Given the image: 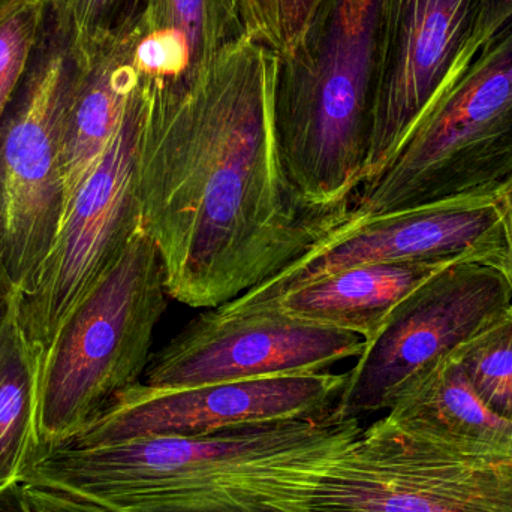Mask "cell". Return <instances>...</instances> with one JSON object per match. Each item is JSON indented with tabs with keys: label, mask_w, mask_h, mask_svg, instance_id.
I'll return each instance as SVG.
<instances>
[{
	"label": "cell",
	"mask_w": 512,
	"mask_h": 512,
	"mask_svg": "<svg viewBox=\"0 0 512 512\" xmlns=\"http://www.w3.org/2000/svg\"><path fill=\"white\" fill-rule=\"evenodd\" d=\"M310 512H512V456H469L379 418L337 457Z\"/></svg>",
	"instance_id": "ba28073f"
},
{
	"label": "cell",
	"mask_w": 512,
	"mask_h": 512,
	"mask_svg": "<svg viewBox=\"0 0 512 512\" xmlns=\"http://www.w3.org/2000/svg\"><path fill=\"white\" fill-rule=\"evenodd\" d=\"M510 30H512V0H480L471 38L460 53L459 59L454 63L453 71L442 92L466 71L481 51L492 47Z\"/></svg>",
	"instance_id": "cb8c5ba5"
},
{
	"label": "cell",
	"mask_w": 512,
	"mask_h": 512,
	"mask_svg": "<svg viewBox=\"0 0 512 512\" xmlns=\"http://www.w3.org/2000/svg\"><path fill=\"white\" fill-rule=\"evenodd\" d=\"M23 486L33 512H114L95 502L59 492V490L30 486V484H23Z\"/></svg>",
	"instance_id": "d4e9b609"
},
{
	"label": "cell",
	"mask_w": 512,
	"mask_h": 512,
	"mask_svg": "<svg viewBox=\"0 0 512 512\" xmlns=\"http://www.w3.org/2000/svg\"><path fill=\"white\" fill-rule=\"evenodd\" d=\"M0 512H33L23 484L15 483L0 490Z\"/></svg>",
	"instance_id": "4316f807"
},
{
	"label": "cell",
	"mask_w": 512,
	"mask_h": 512,
	"mask_svg": "<svg viewBox=\"0 0 512 512\" xmlns=\"http://www.w3.org/2000/svg\"><path fill=\"white\" fill-rule=\"evenodd\" d=\"M363 348L364 339L357 334L277 309L248 313L212 309L192 319L153 354L143 382L168 390L309 375L358 358Z\"/></svg>",
	"instance_id": "8fae6325"
},
{
	"label": "cell",
	"mask_w": 512,
	"mask_h": 512,
	"mask_svg": "<svg viewBox=\"0 0 512 512\" xmlns=\"http://www.w3.org/2000/svg\"><path fill=\"white\" fill-rule=\"evenodd\" d=\"M346 373H309L197 387L123 391L62 445L98 447L146 438H198L233 427L322 414L336 406ZM59 447V445H57Z\"/></svg>",
	"instance_id": "7c38bea8"
},
{
	"label": "cell",
	"mask_w": 512,
	"mask_h": 512,
	"mask_svg": "<svg viewBox=\"0 0 512 512\" xmlns=\"http://www.w3.org/2000/svg\"><path fill=\"white\" fill-rule=\"evenodd\" d=\"M480 0H379L378 59L364 185L390 164L438 98L477 20Z\"/></svg>",
	"instance_id": "4fadbf2b"
},
{
	"label": "cell",
	"mask_w": 512,
	"mask_h": 512,
	"mask_svg": "<svg viewBox=\"0 0 512 512\" xmlns=\"http://www.w3.org/2000/svg\"><path fill=\"white\" fill-rule=\"evenodd\" d=\"M279 57L251 35L197 74L141 77V230L170 298L216 309L294 264L351 213L313 209L292 183L276 128Z\"/></svg>",
	"instance_id": "6da1fadb"
},
{
	"label": "cell",
	"mask_w": 512,
	"mask_h": 512,
	"mask_svg": "<svg viewBox=\"0 0 512 512\" xmlns=\"http://www.w3.org/2000/svg\"><path fill=\"white\" fill-rule=\"evenodd\" d=\"M385 417L459 453L512 456V421L481 400L454 354L408 385Z\"/></svg>",
	"instance_id": "9a60e30c"
},
{
	"label": "cell",
	"mask_w": 512,
	"mask_h": 512,
	"mask_svg": "<svg viewBox=\"0 0 512 512\" xmlns=\"http://www.w3.org/2000/svg\"><path fill=\"white\" fill-rule=\"evenodd\" d=\"M146 102L140 75L116 138L75 195L53 248L29 283L12 292L35 382L66 319L141 230L137 150Z\"/></svg>",
	"instance_id": "52a82bcc"
},
{
	"label": "cell",
	"mask_w": 512,
	"mask_h": 512,
	"mask_svg": "<svg viewBox=\"0 0 512 512\" xmlns=\"http://www.w3.org/2000/svg\"><path fill=\"white\" fill-rule=\"evenodd\" d=\"M454 357L481 400L512 421V304L460 346Z\"/></svg>",
	"instance_id": "ac0fdd59"
},
{
	"label": "cell",
	"mask_w": 512,
	"mask_h": 512,
	"mask_svg": "<svg viewBox=\"0 0 512 512\" xmlns=\"http://www.w3.org/2000/svg\"><path fill=\"white\" fill-rule=\"evenodd\" d=\"M442 259L484 262L504 271V230L495 197L384 215H351L294 264L216 309L224 313L265 310L304 283L354 265Z\"/></svg>",
	"instance_id": "30bf717a"
},
{
	"label": "cell",
	"mask_w": 512,
	"mask_h": 512,
	"mask_svg": "<svg viewBox=\"0 0 512 512\" xmlns=\"http://www.w3.org/2000/svg\"><path fill=\"white\" fill-rule=\"evenodd\" d=\"M141 30L143 20L129 32L86 41L89 65L66 114L60 143L63 218L81 186L101 164L125 119L129 99L140 80L134 50Z\"/></svg>",
	"instance_id": "5bb4252c"
},
{
	"label": "cell",
	"mask_w": 512,
	"mask_h": 512,
	"mask_svg": "<svg viewBox=\"0 0 512 512\" xmlns=\"http://www.w3.org/2000/svg\"><path fill=\"white\" fill-rule=\"evenodd\" d=\"M512 304L501 271L477 261L448 265L403 298L346 372L343 418L388 411L400 393L453 355Z\"/></svg>",
	"instance_id": "9c48e42d"
},
{
	"label": "cell",
	"mask_w": 512,
	"mask_h": 512,
	"mask_svg": "<svg viewBox=\"0 0 512 512\" xmlns=\"http://www.w3.org/2000/svg\"><path fill=\"white\" fill-rule=\"evenodd\" d=\"M9 2H12V0H0V6L6 5Z\"/></svg>",
	"instance_id": "f1b7e54d"
},
{
	"label": "cell",
	"mask_w": 512,
	"mask_h": 512,
	"mask_svg": "<svg viewBox=\"0 0 512 512\" xmlns=\"http://www.w3.org/2000/svg\"><path fill=\"white\" fill-rule=\"evenodd\" d=\"M38 447L35 375L11 294L0 307V490L21 483L24 468Z\"/></svg>",
	"instance_id": "e0dca14e"
},
{
	"label": "cell",
	"mask_w": 512,
	"mask_h": 512,
	"mask_svg": "<svg viewBox=\"0 0 512 512\" xmlns=\"http://www.w3.org/2000/svg\"><path fill=\"white\" fill-rule=\"evenodd\" d=\"M512 177V30L432 102L352 215L493 198Z\"/></svg>",
	"instance_id": "8992f818"
},
{
	"label": "cell",
	"mask_w": 512,
	"mask_h": 512,
	"mask_svg": "<svg viewBox=\"0 0 512 512\" xmlns=\"http://www.w3.org/2000/svg\"><path fill=\"white\" fill-rule=\"evenodd\" d=\"M164 267L138 231L60 328L36 382L39 447L74 438L143 382L167 300Z\"/></svg>",
	"instance_id": "277c9868"
},
{
	"label": "cell",
	"mask_w": 512,
	"mask_h": 512,
	"mask_svg": "<svg viewBox=\"0 0 512 512\" xmlns=\"http://www.w3.org/2000/svg\"><path fill=\"white\" fill-rule=\"evenodd\" d=\"M143 24L146 30L173 29L186 36L191 68L185 78L197 74L225 44L237 38L222 0H150Z\"/></svg>",
	"instance_id": "d6986e66"
},
{
	"label": "cell",
	"mask_w": 512,
	"mask_h": 512,
	"mask_svg": "<svg viewBox=\"0 0 512 512\" xmlns=\"http://www.w3.org/2000/svg\"><path fill=\"white\" fill-rule=\"evenodd\" d=\"M379 0H322L303 41L280 57L276 128L289 176L319 212H352L366 177Z\"/></svg>",
	"instance_id": "3957f363"
},
{
	"label": "cell",
	"mask_w": 512,
	"mask_h": 512,
	"mask_svg": "<svg viewBox=\"0 0 512 512\" xmlns=\"http://www.w3.org/2000/svg\"><path fill=\"white\" fill-rule=\"evenodd\" d=\"M134 65L138 74L162 80L185 78L191 68L188 39L177 30H141L135 44Z\"/></svg>",
	"instance_id": "603a6c76"
},
{
	"label": "cell",
	"mask_w": 512,
	"mask_h": 512,
	"mask_svg": "<svg viewBox=\"0 0 512 512\" xmlns=\"http://www.w3.org/2000/svg\"><path fill=\"white\" fill-rule=\"evenodd\" d=\"M228 20L237 36L246 35V9L248 0H222Z\"/></svg>",
	"instance_id": "83f0119b"
},
{
	"label": "cell",
	"mask_w": 512,
	"mask_h": 512,
	"mask_svg": "<svg viewBox=\"0 0 512 512\" xmlns=\"http://www.w3.org/2000/svg\"><path fill=\"white\" fill-rule=\"evenodd\" d=\"M361 429L333 408L198 438L38 447L21 483L114 512H310L322 478Z\"/></svg>",
	"instance_id": "7a4b0ae2"
},
{
	"label": "cell",
	"mask_w": 512,
	"mask_h": 512,
	"mask_svg": "<svg viewBox=\"0 0 512 512\" xmlns=\"http://www.w3.org/2000/svg\"><path fill=\"white\" fill-rule=\"evenodd\" d=\"M63 9L74 21L81 38L101 41L135 29L150 0H44Z\"/></svg>",
	"instance_id": "7402d4cb"
},
{
	"label": "cell",
	"mask_w": 512,
	"mask_h": 512,
	"mask_svg": "<svg viewBox=\"0 0 512 512\" xmlns=\"http://www.w3.org/2000/svg\"><path fill=\"white\" fill-rule=\"evenodd\" d=\"M495 203L501 216L502 230H504L505 265L502 273L512 289V177L496 192Z\"/></svg>",
	"instance_id": "484cf974"
},
{
	"label": "cell",
	"mask_w": 512,
	"mask_h": 512,
	"mask_svg": "<svg viewBox=\"0 0 512 512\" xmlns=\"http://www.w3.org/2000/svg\"><path fill=\"white\" fill-rule=\"evenodd\" d=\"M89 59L72 18L45 2L26 72L0 117V265L14 292L41 267L62 227L60 143Z\"/></svg>",
	"instance_id": "5b68a950"
},
{
	"label": "cell",
	"mask_w": 512,
	"mask_h": 512,
	"mask_svg": "<svg viewBox=\"0 0 512 512\" xmlns=\"http://www.w3.org/2000/svg\"><path fill=\"white\" fill-rule=\"evenodd\" d=\"M460 261L354 265L304 283L265 310L372 339L394 307L442 268Z\"/></svg>",
	"instance_id": "2e32d148"
},
{
	"label": "cell",
	"mask_w": 512,
	"mask_h": 512,
	"mask_svg": "<svg viewBox=\"0 0 512 512\" xmlns=\"http://www.w3.org/2000/svg\"><path fill=\"white\" fill-rule=\"evenodd\" d=\"M44 8V0H12L0 6V117L26 72Z\"/></svg>",
	"instance_id": "ffe728a7"
},
{
	"label": "cell",
	"mask_w": 512,
	"mask_h": 512,
	"mask_svg": "<svg viewBox=\"0 0 512 512\" xmlns=\"http://www.w3.org/2000/svg\"><path fill=\"white\" fill-rule=\"evenodd\" d=\"M322 0H248L246 35L277 57L291 54L303 41Z\"/></svg>",
	"instance_id": "44dd1931"
}]
</instances>
